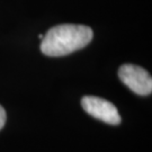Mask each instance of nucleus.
Instances as JSON below:
<instances>
[{
	"instance_id": "20e7f679",
	"label": "nucleus",
	"mask_w": 152,
	"mask_h": 152,
	"mask_svg": "<svg viewBox=\"0 0 152 152\" xmlns=\"http://www.w3.org/2000/svg\"><path fill=\"white\" fill-rule=\"evenodd\" d=\"M6 123V112L2 106H0V130L5 126Z\"/></svg>"
},
{
	"instance_id": "f03ea898",
	"label": "nucleus",
	"mask_w": 152,
	"mask_h": 152,
	"mask_svg": "<svg viewBox=\"0 0 152 152\" xmlns=\"http://www.w3.org/2000/svg\"><path fill=\"white\" fill-rule=\"evenodd\" d=\"M118 78L125 86L140 96L150 95L152 91V78L147 70L139 65L124 64L118 70Z\"/></svg>"
},
{
	"instance_id": "7ed1b4c3",
	"label": "nucleus",
	"mask_w": 152,
	"mask_h": 152,
	"mask_svg": "<svg viewBox=\"0 0 152 152\" xmlns=\"http://www.w3.org/2000/svg\"><path fill=\"white\" fill-rule=\"evenodd\" d=\"M81 106L90 116L104 123L112 125H118L121 123L118 110L114 104L108 100L95 96H85L81 99Z\"/></svg>"
},
{
	"instance_id": "f257e3e1",
	"label": "nucleus",
	"mask_w": 152,
	"mask_h": 152,
	"mask_svg": "<svg viewBox=\"0 0 152 152\" xmlns=\"http://www.w3.org/2000/svg\"><path fill=\"white\" fill-rule=\"evenodd\" d=\"M92 29L85 25L63 24L49 29L42 38L41 51L48 56H63L87 46L92 39Z\"/></svg>"
}]
</instances>
